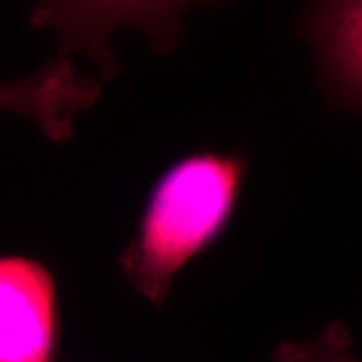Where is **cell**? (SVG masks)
<instances>
[{
    "mask_svg": "<svg viewBox=\"0 0 362 362\" xmlns=\"http://www.w3.org/2000/svg\"><path fill=\"white\" fill-rule=\"evenodd\" d=\"M243 171L242 158L200 153L158 181L138 237L121 260L129 282L153 304L165 300L178 272L223 232Z\"/></svg>",
    "mask_w": 362,
    "mask_h": 362,
    "instance_id": "obj_1",
    "label": "cell"
},
{
    "mask_svg": "<svg viewBox=\"0 0 362 362\" xmlns=\"http://www.w3.org/2000/svg\"><path fill=\"white\" fill-rule=\"evenodd\" d=\"M56 329L51 275L30 260L0 259V362H47Z\"/></svg>",
    "mask_w": 362,
    "mask_h": 362,
    "instance_id": "obj_2",
    "label": "cell"
},
{
    "mask_svg": "<svg viewBox=\"0 0 362 362\" xmlns=\"http://www.w3.org/2000/svg\"><path fill=\"white\" fill-rule=\"evenodd\" d=\"M99 86L78 78L66 61H54L24 81L0 83V110L37 121L45 136L64 141L81 111L96 103Z\"/></svg>",
    "mask_w": 362,
    "mask_h": 362,
    "instance_id": "obj_3",
    "label": "cell"
},
{
    "mask_svg": "<svg viewBox=\"0 0 362 362\" xmlns=\"http://www.w3.org/2000/svg\"><path fill=\"white\" fill-rule=\"evenodd\" d=\"M307 34L329 84L362 111V0H330L314 7Z\"/></svg>",
    "mask_w": 362,
    "mask_h": 362,
    "instance_id": "obj_4",
    "label": "cell"
},
{
    "mask_svg": "<svg viewBox=\"0 0 362 362\" xmlns=\"http://www.w3.org/2000/svg\"><path fill=\"white\" fill-rule=\"evenodd\" d=\"M275 362H362L352 354L351 330L341 320L330 322L319 336L302 342H282Z\"/></svg>",
    "mask_w": 362,
    "mask_h": 362,
    "instance_id": "obj_5",
    "label": "cell"
}]
</instances>
